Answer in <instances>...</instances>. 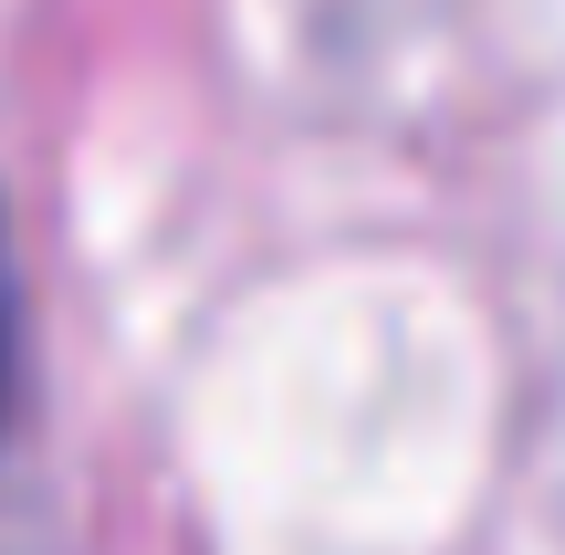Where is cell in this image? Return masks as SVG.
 Instances as JSON below:
<instances>
[{"label": "cell", "mask_w": 565, "mask_h": 555, "mask_svg": "<svg viewBox=\"0 0 565 555\" xmlns=\"http://www.w3.org/2000/svg\"><path fill=\"white\" fill-rule=\"evenodd\" d=\"M21 409V293H11V252H0V440H11Z\"/></svg>", "instance_id": "1"}]
</instances>
